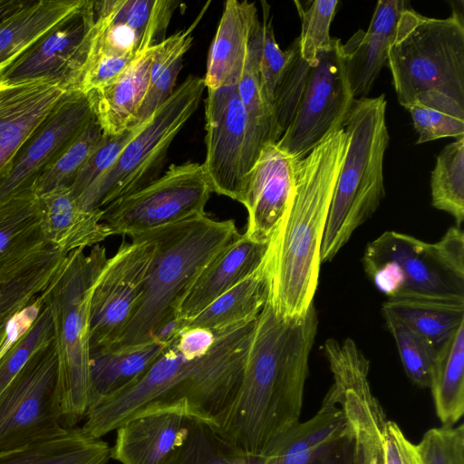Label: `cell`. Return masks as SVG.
Listing matches in <instances>:
<instances>
[{"label": "cell", "instance_id": "obj_33", "mask_svg": "<svg viewBox=\"0 0 464 464\" xmlns=\"http://www.w3.org/2000/svg\"><path fill=\"white\" fill-rule=\"evenodd\" d=\"M382 312L399 319L434 347H440L464 323V304L389 298Z\"/></svg>", "mask_w": 464, "mask_h": 464}, {"label": "cell", "instance_id": "obj_51", "mask_svg": "<svg viewBox=\"0 0 464 464\" xmlns=\"http://www.w3.org/2000/svg\"><path fill=\"white\" fill-rule=\"evenodd\" d=\"M26 2L27 0H0V23L15 13Z\"/></svg>", "mask_w": 464, "mask_h": 464}, {"label": "cell", "instance_id": "obj_24", "mask_svg": "<svg viewBox=\"0 0 464 464\" xmlns=\"http://www.w3.org/2000/svg\"><path fill=\"white\" fill-rule=\"evenodd\" d=\"M254 3L228 0L212 41L204 77L208 90L237 85L250 40L260 26Z\"/></svg>", "mask_w": 464, "mask_h": 464}, {"label": "cell", "instance_id": "obj_17", "mask_svg": "<svg viewBox=\"0 0 464 464\" xmlns=\"http://www.w3.org/2000/svg\"><path fill=\"white\" fill-rule=\"evenodd\" d=\"M94 118L87 93L67 92L41 121L13 159L0 185V200L32 188Z\"/></svg>", "mask_w": 464, "mask_h": 464}, {"label": "cell", "instance_id": "obj_22", "mask_svg": "<svg viewBox=\"0 0 464 464\" xmlns=\"http://www.w3.org/2000/svg\"><path fill=\"white\" fill-rule=\"evenodd\" d=\"M50 247L33 187L0 200V283L14 278Z\"/></svg>", "mask_w": 464, "mask_h": 464}, {"label": "cell", "instance_id": "obj_31", "mask_svg": "<svg viewBox=\"0 0 464 464\" xmlns=\"http://www.w3.org/2000/svg\"><path fill=\"white\" fill-rule=\"evenodd\" d=\"M429 388L442 425H455L464 413V323L438 347Z\"/></svg>", "mask_w": 464, "mask_h": 464}, {"label": "cell", "instance_id": "obj_52", "mask_svg": "<svg viewBox=\"0 0 464 464\" xmlns=\"http://www.w3.org/2000/svg\"><path fill=\"white\" fill-rule=\"evenodd\" d=\"M10 323L5 324L0 327V352L2 350V347L4 346V343L6 340V336L8 334V328L10 326Z\"/></svg>", "mask_w": 464, "mask_h": 464}, {"label": "cell", "instance_id": "obj_46", "mask_svg": "<svg viewBox=\"0 0 464 464\" xmlns=\"http://www.w3.org/2000/svg\"><path fill=\"white\" fill-rule=\"evenodd\" d=\"M143 123L144 121L116 135L103 133L101 142L80 169L70 187V190L76 199L115 163L123 149L141 129Z\"/></svg>", "mask_w": 464, "mask_h": 464}, {"label": "cell", "instance_id": "obj_4", "mask_svg": "<svg viewBox=\"0 0 464 464\" xmlns=\"http://www.w3.org/2000/svg\"><path fill=\"white\" fill-rule=\"evenodd\" d=\"M385 94L354 99L343 128L345 158L335 184L321 246V263L333 260L385 196L383 160L390 136Z\"/></svg>", "mask_w": 464, "mask_h": 464}, {"label": "cell", "instance_id": "obj_43", "mask_svg": "<svg viewBox=\"0 0 464 464\" xmlns=\"http://www.w3.org/2000/svg\"><path fill=\"white\" fill-rule=\"evenodd\" d=\"M39 308L26 329L5 351L0 352V394L20 372L30 357L54 338V326L49 307L38 296Z\"/></svg>", "mask_w": 464, "mask_h": 464}, {"label": "cell", "instance_id": "obj_44", "mask_svg": "<svg viewBox=\"0 0 464 464\" xmlns=\"http://www.w3.org/2000/svg\"><path fill=\"white\" fill-rule=\"evenodd\" d=\"M385 324L392 335L404 371L420 388H429L437 349L423 337L392 314L382 312Z\"/></svg>", "mask_w": 464, "mask_h": 464}, {"label": "cell", "instance_id": "obj_1", "mask_svg": "<svg viewBox=\"0 0 464 464\" xmlns=\"http://www.w3.org/2000/svg\"><path fill=\"white\" fill-rule=\"evenodd\" d=\"M317 329L314 304L300 316L284 319L266 300L256 322L238 391L215 426L240 450L263 457L300 421Z\"/></svg>", "mask_w": 464, "mask_h": 464}, {"label": "cell", "instance_id": "obj_37", "mask_svg": "<svg viewBox=\"0 0 464 464\" xmlns=\"http://www.w3.org/2000/svg\"><path fill=\"white\" fill-rule=\"evenodd\" d=\"M406 109L418 133L416 144L464 137V106L438 90L418 93Z\"/></svg>", "mask_w": 464, "mask_h": 464}, {"label": "cell", "instance_id": "obj_10", "mask_svg": "<svg viewBox=\"0 0 464 464\" xmlns=\"http://www.w3.org/2000/svg\"><path fill=\"white\" fill-rule=\"evenodd\" d=\"M204 78L188 75L144 121L115 163L77 200L87 209H103L154 180L176 135L198 109Z\"/></svg>", "mask_w": 464, "mask_h": 464}, {"label": "cell", "instance_id": "obj_19", "mask_svg": "<svg viewBox=\"0 0 464 464\" xmlns=\"http://www.w3.org/2000/svg\"><path fill=\"white\" fill-rule=\"evenodd\" d=\"M66 92L47 79L0 82V185L20 148Z\"/></svg>", "mask_w": 464, "mask_h": 464}, {"label": "cell", "instance_id": "obj_21", "mask_svg": "<svg viewBox=\"0 0 464 464\" xmlns=\"http://www.w3.org/2000/svg\"><path fill=\"white\" fill-rule=\"evenodd\" d=\"M268 244L240 234L216 255L185 288L174 305L185 323L218 296L255 272L263 263ZM185 325V324H184Z\"/></svg>", "mask_w": 464, "mask_h": 464}, {"label": "cell", "instance_id": "obj_13", "mask_svg": "<svg viewBox=\"0 0 464 464\" xmlns=\"http://www.w3.org/2000/svg\"><path fill=\"white\" fill-rule=\"evenodd\" d=\"M124 240L108 257L94 285L90 305V349L114 346L140 304L155 245L145 235ZM90 350V351H91Z\"/></svg>", "mask_w": 464, "mask_h": 464}, {"label": "cell", "instance_id": "obj_47", "mask_svg": "<svg viewBox=\"0 0 464 464\" xmlns=\"http://www.w3.org/2000/svg\"><path fill=\"white\" fill-rule=\"evenodd\" d=\"M263 5V21L261 23V44L259 54V77L261 92L270 113L276 84L290 57V48L282 51L274 34L269 5Z\"/></svg>", "mask_w": 464, "mask_h": 464}, {"label": "cell", "instance_id": "obj_30", "mask_svg": "<svg viewBox=\"0 0 464 464\" xmlns=\"http://www.w3.org/2000/svg\"><path fill=\"white\" fill-rule=\"evenodd\" d=\"M111 448L82 428L67 429L53 439L0 453V464H108Z\"/></svg>", "mask_w": 464, "mask_h": 464}, {"label": "cell", "instance_id": "obj_16", "mask_svg": "<svg viewBox=\"0 0 464 464\" xmlns=\"http://www.w3.org/2000/svg\"><path fill=\"white\" fill-rule=\"evenodd\" d=\"M205 116L207 152L202 164L212 192L240 202L248 172V127L237 85L208 90Z\"/></svg>", "mask_w": 464, "mask_h": 464}, {"label": "cell", "instance_id": "obj_35", "mask_svg": "<svg viewBox=\"0 0 464 464\" xmlns=\"http://www.w3.org/2000/svg\"><path fill=\"white\" fill-rule=\"evenodd\" d=\"M261 24L253 34L237 91L247 118L248 171L267 142H271V119L264 101L259 77Z\"/></svg>", "mask_w": 464, "mask_h": 464}, {"label": "cell", "instance_id": "obj_20", "mask_svg": "<svg viewBox=\"0 0 464 464\" xmlns=\"http://www.w3.org/2000/svg\"><path fill=\"white\" fill-rule=\"evenodd\" d=\"M193 420L182 408L161 409L131 418L116 430L111 458L121 464H170Z\"/></svg>", "mask_w": 464, "mask_h": 464}, {"label": "cell", "instance_id": "obj_38", "mask_svg": "<svg viewBox=\"0 0 464 464\" xmlns=\"http://www.w3.org/2000/svg\"><path fill=\"white\" fill-rule=\"evenodd\" d=\"M67 255L50 247L14 278L0 283V327L44 290Z\"/></svg>", "mask_w": 464, "mask_h": 464}, {"label": "cell", "instance_id": "obj_42", "mask_svg": "<svg viewBox=\"0 0 464 464\" xmlns=\"http://www.w3.org/2000/svg\"><path fill=\"white\" fill-rule=\"evenodd\" d=\"M103 131L95 117L61 156L35 180L37 196L59 187L70 188L78 172L97 148Z\"/></svg>", "mask_w": 464, "mask_h": 464}, {"label": "cell", "instance_id": "obj_27", "mask_svg": "<svg viewBox=\"0 0 464 464\" xmlns=\"http://www.w3.org/2000/svg\"><path fill=\"white\" fill-rule=\"evenodd\" d=\"M154 46L138 54L112 81L87 92L104 134L116 135L136 125L149 86Z\"/></svg>", "mask_w": 464, "mask_h": 464}, {"label": "cell", "instance_id": "obj_45", "mask_svg": "<svg viewBox=\"0 0 464 464\" xmlns=\"http://www.w3.org/2000/svg\"><path fill=\"white\" fill-rule=\"evenodd\" d=\"M302 21V31L299 37L300 53L310 65L316 62L317 53L330 47V25L334 16L338 0H315L307 9L302 8L295 2Z\"/></svg>", "mask_w": 464, "mask_h": 464}, {"label": "cell", "instance_id": "obj_50", "mask_svg": "<svg viewBox=\"0 0 464 464\" xmlns=\"http://www.w3.org/2000/svg\"><path fill=\"white\" fill-rule=\"evenodd\" d=\"M185 321L175 311L161 319L151 331V339L167 346L184 328Z\"/></svg>", "mask_w": 464, "mask_h": 464}, {"label": "cell", "instance_id": "obj_48", "mask_svg": "<svg viewBox=\"0 0 464 464\" xmlns=\"http://www.w3.org/2000/svg\"><path fill=\"white\" fill-rule=\"evenodd\" d=\"M417 448L422 464H464V424L431 428Z\"/></svg>", "mask_w": 464, "mask_h": 464}, {"label": "cell", "instance_id": "obj_18", "mask_svg": "<svg viewBox=\"0 0 464 464\" xmlns=\"http://www.w3.org/2000/svg\"><path fill=\"white\" fill-rule=\"evenodd\" d=\"M297 160L267 142L247 172L241 200L247 212L245 236L268 244L295 193Z\"/></svg>", "mask_w": 464, "mask_h": 464}, {"label": "cell", "instance_id": "obj_28", "mask_svg": "<svg viewBox=\"0 0 464 464\" xmlns=\"http://www.w3.org/2000/svg\"><path fill=\"white\" fill-rule=\"evenodd\" d=\"M165 347L151 339L140 343L91 350L89 411L143 374Z\"/></svg>", "mask_w": 464, "mask_h": 464}, {"label": "cell", "instance_id": "obj_14", "mask_svg": "<svg viewBox=\"0 0 464 464\" xmlns=\"http://www.w3.org/2000/svg\"><path fill=\"white\" fill-rule=\"evenodd\" d=\"M341 46V40L333 38L330 47L317 53L295 114L276 142L294 159H303L328 134L343 127L354 98Z\"/></svg>", "mask_w": 464, "mask_h": 464}, {"label": "cell", "instance_id": "obj_12", "mask_svg": "<svg viewBox=\"0 0 464 464\" xmlns=\"http://www.w3.org/2000/svg\"><path fill=\"white\" fill-rule=\"evenodd\" d=\"M211 193L202 163L172 165L161 177L105 207L102 221L111 236L131 237L206 215Z\"/></svg>", "mask_w": 464, "mask_h": 464}, {"label": "cell", "instance_id": "obj_26", "mask_svg": "<svg viewBox=\"0 0 464 464\" xmlns=\"http://www.w3.org/2000/svg\"><path fill=\"white\" fill-rule=\"evenodd\" d=\"M46 243L69 254L93 246L111 234L102 221V209H87L72 196L70 188L59 187L38 196Z\"/></svg>", "mask_w": 464, "mask_h": 464}, {"label": "cell", "instance_id": "obj_29", "mask_svg": "<svg viewBox=\"0 0 464 464\" xmlns=\"http://www.w3.org/2000/svg\"><path fill=\"white\" fill-rule=\"evenodd\" d=\"M84 0H27L0 23V76L38 39Z\"/></svg>", "mask_w": 464, "mask_h": 464}, {"label": "cell", "instance_id": "obj_5", "mask_svg": "<svg viewBox=\"0 0 464 464\" xmlns=\"http://www.w3.org/2000/svg\"><path fill=\"white\" fill-rule=\"evenodd\" d=\"M101 244L70 252L38 295L52 314L61 370L63 424L74 428L90 408V305L107 260Z\"/></svg>", "mask_w": 464, "mask_h": 464}, {"label": "cell", "instance_id": "obj_49", "mask_svg": "<svg viewBox=\"0 0 464 464\" xmlns=\"http://www.w3.org/2000/svg\"><path fill=\"white\" fill-rule=\"evenodd\" d=\"M216 341V333L202 327H184L173 340L179 353L187 359L204 356L212 348Z\"/></svg>", "mask_w": 464, "mask_h": 464}, {"label": "cell", "instance_id": "obj_8", "mask_svg": "<svg viewBox=\"0 0 464 464\" xmlns=\"http://www.w3.org/2000/svg\"><path fill=\"white\" fill-rule=\"evenodd\" d=\"M387 63L405 109L426 90H438L464 106V19L426 17L408 6L400 15Z\"/></svg>", "mask_w": 464, "mask_h": 464}, {"label": "cell", "instance_id": "obj_40", "mask_svg": "<svg viewBox=\"0 0 464 464\" xmlns=\"http://www.w3.org/2000/svg\"><path fill=\"white\" fill-rule=\"evenodd\" d=\"M170 464H264V458L240 450L215 426L194 419Z\"/></svg>", "mask_w": 464, "mask_h": 464}, {"label": "cell", "instance_id": "obj_34", "mask_svg": "<svg viewBox=\"0 0 464 464\" xmlns=\"http://www.w3.org/2000/svg\"><path fill=\"white\" fill-rule=\"evenodd\" d=\"M207 8L208 5L188 28L155 44L149 86L138 112L136 125L146 121L174 92L177 77L182 67L183 56L192 44L193 31Z\"/></svg>", "mask_w": 464, "mask_h": 464}, {"label": "cell", "instance_id": "obj_32", "mask_svg": "<svg viewBox=\"0 0 464 464\" xmlns=\"http://www.w3.org/2000/svg\"><path fill=\"white\" fill-rule=\"evenodd\" d=\"M267 282L263 263L248 276L215 299L184 327L212 331L256 320L267 300Z\"/></svg>", "mask_w": 464, "mask_h": 464}, {"label": "cell", "instance_id": "obj_39", "mask_svg": "<svg viewBox=\"0 0 464 464\" xmlns=\"http://www.w3.org/2000/svg\"><path fill=\"white\" fill-rule=\"evenodd\" d=\"M432 206L451 215L458 227L464 220V137L446 145L430 177Z\"/></svg>", "mask_w": 464, "mask_h": 464}, {"label": "cell", "instance_id": "obj_23", "mask_svg": "<svg viewBox=\"0 0 464 464\" xmlns=\"http://www.w3.org/2000/svg\"><path fill=\"white\" fill-rule=\"evenodd\" d=\"M409 3L380 0L366 31L359 29L342 44L341 50L352 94L363 98L370 92L393 41L401 14Z\"/></svg>", "mask_w": 464, "mask_h": 464}, {"label": "cell", "instance_id": "obj_11", "mask_svg": "<svg viewBox=\"0 0 464 464\" xmlns=\"http://www.w3.org/2000/svg\"><path fill=\"white\" fill-rule=\"evenodd\" d=\"M66 430L53 338L30 357L0 394V453L53 439Z\"/></svg>", "mask_w": 464, "mask_h": 464}, {"label": "cell", "instance_id": "obj_2", "mask_svg": "<svg viewBox=\"0 0 464 464\" xmlns=\"http://www.w3.org/2000/svg\"><path fill=\"white\" fill-rule=\"evenodd\" d=\"M256 319L215 330L212 348L197 359L185 358L172 341L143 374L91 409L82 430L101 439L131 418L168 408L217 426L238 391Z\"/></svg>", "mask_w": 464, "mask_h": 464}, {"label": "cell", "instance_id": "obj_41", "mask_svg": "<svg viewBox=\"0 0 464 464\" xmlns=\"http://www.w3.org/2000/svg\"><path fill=\"white\" fill-rule=\"evenodd\" d=\"M288 62L276 84L271 106V142L276 143L291 123L304 92L312 65L301 56L299 37L289 46Z\"/></svg>", "mask_w": 464, "mask_h": 464}, {"label": "cell", "instance_id": "obj_9", "mask_svg": "<svg viewBox=\"0 0 464 464\" xmlns=\"http://www.w3.org/2000/svg\"><path fill=\"white\" fill-rule=\"evenodd\" d=\"M324 353L333 375L329 390L338 402L353 445V464H422L417 448L389 420L372 393L370 362L356 343L329 338Z\"/></svg>", "mask_w": 464, "mask_h": 464}, {"label": "cell", "instance_id": "obj_6", "mask_svg": "<svg viewBox=\"0 0 464 464\" xmlns=\"http://www.w3.org/2000/svg\"><path fill=\"white\" fill-rule=\"evenodd\" d=\"M142 235L155 245L153 259L138 309L112 347L151 340L152 329L174 311L185 288L240 233L233 219L217 220L206 214Z\"/></svg>", "mask_w": 464, "mask_h": 464}, {"label": "cell", "instance_id": "obj_25", "mask_svg": "<svg viewBox=\"0 0 464 464\" xmlns=\"http://www.w3.org/2000/svg\"><path fill=\"white\" fill-rule=\"evenodd\" d=\"M343 440H348L346 421L328 390L312 418L296 423L270 446L264 464H314Z\"/></svg>", "mask_w": 464, "mask_h": 464}, {"label": "cell", "instance_id": "obj_3", "mask_svg": "<svg viewBox=\"0 0 464 464\" xmlns=\"http://www.w3.org/2000/svg\"><path fill=\"white\" fill-rule=\"evenodd\" d=\"M347 145L342 127L297 160L294 197L263 261L267 301L284 319L300 316L314 304L324 231Z\"/></svg>", "mask_w": 464, "mask_h": 464}, {"label": "cell", "instance_id": "obj_7", "mask_svg": "<svg viewBox=\"0 0 464 464\" xmlns=\"http://www.w3.org/2000/svg\"><path fill=\"white\" fill-rule=\"evenodd\" d=\"M362 266L388 298L464 304V234L452 227L435 243L386 231L370 242Z\"/></svg>", "mask_w": 464, "mask_h": 464}, {"label": "cell", "instance_id": "obj_15", "mask_svg": "<svg viewBox=\"0 0 464 464\" xmlns=\"http://www.w3.org/2000/svg\"><path fill=\"white\" fill-rule=\"evenodd\" d=\"M94 1L84 0L1 76L2 82L47 79L61 82L67 92L79 91L93 36Z\"/></svg>", "mask_w": 464, "mask_h": 464}, {"label": "cell", "instance_id": "obj_36", "mask_svg": "<svg viewBox=\"0 0 464 464\" xmlns=\"http://www.w3.org/2000/svg\"><path fill=\"white\" fill-rule=\"evenodd\" d=\"M179 3L169 0L94 1L95 9L113 22L133 30L146 50L163 40L172 14Z\"/></svg>", "mask_w": 464, "mask_h": 464}]
</instances>
